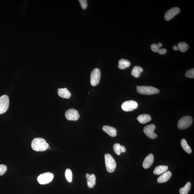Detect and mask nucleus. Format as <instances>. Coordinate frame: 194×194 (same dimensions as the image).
<instances>
[{
  "label": "nucleus",
  "instance_id": "4be33fe9",
  "mask_svg": "<svg viewBox=\"0 0 194 194\" xmlns=\"http://www.w3.org/2000/svg\"><path fill=\"white\" fill-rule=\"evenodd\" d=\"M191 187V183L189 182H188L185 186L180 189V194H188L190 191Z\"/></svg>",
  "mask_w": 194,
  "mask_h": 194
},
{
  "label": "nucleus",
  "instance_id": "dca6fc26",
  "mask_svg": "<svg viewBox=\"0 0 194 194\" xmlns=\"http://www.w3.org/2000/svg\"><path fill=\"white\" fill-rule=\"evenodd\" d=\"M58 90V94L60 97L68 99L70 97L71 93L67 88L59 89Z\"/></svg>",
  "mask_w": 194,
  "mask_h": 194
},
{
  "label": "nucleus",
  "instance_id": "7ed1b4c3",
  "mask_svg": "<svg viewBox=\"0 0 194 194\" xmlns=\"http://www.w3.org/2000/svg\"><path fill=\"white\" fill-rule=\"evenodd\" d=\"M105 164L106 168L108 172L113 173L116 168V163L115 159L109 153L105 155Z\"/></svg>",
  "mask_w": 194,
  "mask_h": 194
},
{
  "label": "nucleus",
  "instance_id": "393cba45",
  "mask_svg": "<svg viewBox=\"0 0 194 194\" xmlns=\"http://www.w3.org/2000/svg\"><path fill=\"white\" fill-rule=\"evenodd\" d=\"M121 145L119 143H116L113 145V148L116 154L120 155L121 154Z\"/></svg>",
  "mask_w": 194,
  "mask_h": 194
},
{
  "label": "nucleus",
  "instance_id": "7c9ffc66",
  "mask_svg": "<svg viewBox=\"0 0 194 194\" xmlns=\"http://www.w3.org/2000/svg\"><path fill=\"white\" fill-rule=\"evenodd\" d=\"M126 151L125 148L123 146H121V153H125Z\"/></svg>",
  "mask_w": 194,
  "mask_h": 194
},
{
  "label": "nucleus",
  "instance_id": "c756f323",
  "mask_svg": "<svg viewBox=\"0 0 194 194\" xmlns=\"http://www.w3.org/2000/svg\"><path fill=\"white\" fill-rule=\"evenodd\" d=\"M167 50L165 49H160L159 50L158 52L160 55H164L166 53H167Z\"/></svg>",
  "mask_w": 194,
  "mask_h": 194
},
{
  "label": "nucleus",
  "instance_id": "a211bd4d",
  "mask_svg": "<svg viewBox=\"0 0 194 194\" xmlns=\"http://www.w3.org/2000/svg\"><path fill=\"white\" fill-rule=\"evenodd\" d=\"M168 169V166L165 165H159L157 166L153 171V173L155 175H159L165 172Z\"/></svg>",
  "mask_w": 194,
  "mask_h": 194
},
{
  "label": "nucleus",
  "instance_id": "9d476101",
  "mask_svg": "<svg viewBox=\"0 0 194 194\" xmlns=\"http://www.w3.org/2000/svg\"><path fill=\"white\" fill-rule=\"evenodd\" d=\"M65 117L69 121H76L79 118V115L77 110L71 109L65 112Z\"/></svg>",
  "mask_w": 194,
  "mask_h": 194
},
{
  "label": "nucleus",
  "instance_id": "2f4dec72",
  "mask_svg": "<svg viewBox=\"0 0 194 194\" xmlns=\"http://www.w3.org/2000/svg\"><path fill=\"white\" fill-rule=\"evenodd\" d=\"M173 49L174 50H175V51H178V48L176 46H173Z\"/></svg>",
  "mask_w": 194,
  "mask_h": 194
},
{
  "label": "nucleus",
  "instance_id": "423d86ee",
  "mask_svg": "<svg viewBox=\"0 0 194 194\" xmlns=\"http://www.w3.org/2000/svg\"><path fill=\"white\" fill-rule=\"evenodd\" d=\"M101 77V72L100 69H95L91 72L90 75L91 84L93 86L98 84Z\"/></svg>",
  "mask_w": 194,
  "mask_h": 194
},
{
  "label": "nucleus",
  "instance_id": "473e14b6",
  "mask_svg": "<svg viewBox=\"0 0 194 194\" xmlns=\"http://www.w3.org/2000/svg\"><path fill=\"white\" fill-rule=\"evenodd\" d=\"M157 45H158L159 47L160 48L162 47V44L161 43H159Z\"/></svg>",
  "mask_w": 194,
  "mask_h": 194
},
{
  "label": "nucleus",
  "instance_id": "6ab92c4d",
  "mask_svg": "<svg viewBox=\"0 0 194 194\" xmlns=\"http://www.w3.org/2000/svg\"><path fill=\"white\" fill-rule=\"evenodd\" d=\"M143 71V69L140 67L136 66L133 67L131 72V75L135 78H139L141 73Z\"/></svg>",
  "mask_w": 194,
  "mask_h": 194
},
{
  "label": "nucleus",
  "instance_id": "f03ea898",
  "mask_svg": "<svg viewBox=\"0 0 194 194\" xmlns=\"http://www.w3.org/2000/svg\"><path fill=\"white\" fill-rule=\"evenodd\" d=\"M138 93L141 94L151 95L159 93L160 90L154 87L149 86H139L136 89Z\"/></svg>",
  "mask_w": 194,
  "mask_h": 194
},
{
  "label": "nucleus",
  "instance_id": "0eeeda50",
  "mask_svg": "<svg viewBox=\"0 0 194 194\" xmlns=\"http://www.w3.org/2000/svg\"><path fill=\"white\" fill-rule=\"evenodd\" d=\"M138 107L137 102L129 101L124 102L121 105L122 109L125 111H131L136 109Z\"/></svg>",
  "mask_w": 194,
  "mask_h": 194
},
{
  "label": "nucleus",
  "instance_id": "f257e3e1",
  "mask_svg": "<svg viewBox=\"0 0 194 194\" xmlns=\"http://www.w3.org/2000/svg\"><path fill=\"white\" fill-rule=\"evenodd\" d=\"M31 147L34 150L44 151L49 148V144L45 140L41 138H37L33 139L31 143Z\"/></svg>",
  "mask_w": 194,
  "mask_h": 194
},
{
  "label": "nucleus",
  "instance_id": "20e7f679",
  "mask_svg": "<svg viewBox=\"0 0 194 194\" xmlns=\"http://www.w3.org/2000/svg\"><path fill=\"white\" fill-rule=\"evenodd\" d=\"M192 122V118L189 116H186L179 120L178 127L180 129H185L190 126Z\"/></svg>",
  "mask_w": 194,
  "mask_h": 194
},
{
  "label": "nucleus",
  "instance_id": "aec40b11",
  "mask_svg": "<svg viewBox=\"0 0 194 194\" xmlns=\"http://www.w3.org/2000/svg\"><path fill=\"white\" fill-rule=\"evenodd\" d=\"M130 65V62L127 59H122L119 61L118 67L121 69H126L129 67Z\"/></svg>",
  "mask_w": 194,
  "mask_h": 194
},
{
  "label": "nucleus",
  "instance_id": "f3484780",
  "mask_svg": "<svg viewBox=\"0 0 194 194\" xmlns=\"http://www.w3.org/2000/svg\"><path fill=\"white\" fill-rule=\"evenodd\" d=\"M137 119L140 123L145 124L150 121L151 118L148 114H143L139 115L137 118Z\"/></svg>",
  "mask_w": 194,
  "mask_h": 194
},
{
  "label": "nucleus",
  "instance_id": "a878e982",
  "mask_svg": "<svg viewBox=\"0 0 194 194\" xmlns=\"http://www.w3.org/2000/svg\"><path fill=\"white\" fill-rule=\"evenodd\" d=\"M185 76L187 78L194 79V69H192L187 71L185 74Z\"/></svg>",
  "mask_w": 194,
  "mask_h": 194
},
{
  "label": "nucleus",
  "instance_id": "1a4fd4ad",
  "mask_svg": "<svg viewBox=\"0 0 194 194\" xmlns=\"http://www.w3.org/2000/svg\"><path fill=\"white\" fill-rule=\"evenodd\" d=\"M156 129L155 125L153 124H151L148 125L144 128V133L147 136L151 139H155L157 136L154 133V131Z\"/></svg>",
  "mask_w": 194,
  "mask_h": 194
},
{
  "label": "nucleus",
  "instance_id": "5701e85b",
  "mask_svg": "<svg viewBox=\"0 0 194 194\" xmlns=\"http://www.w3.org/2000/svg\"><path fill=\"white\" fill-rule=\"evenodd\" d=\"M178 51H179L182 53L185 52L189 48V45L185 42H181L178 44Z\"/></svg>",
  "mask_w": 194,
  "mask_h": 194
},
{
  "label": "nucleus",
  "instance_id": "b1692460",
  "mask_svg": "<svg viewBox=\"0 0 194 194\" xmlns=\"http://www.w3.org/2000/svg\"><path fill=\"white\" fill-rule=\"evenodd\" d=\"M65 175L66 179L68 182L69 183L71 182L72 179V173L71 170L69 169L66 170Z\"/></svg>",
  "mask_w": 194,
  "mask_h": 194
},
{
  "label": "nucleus",
  "instance_id": "bb28decb",
  "mask_svg": "<svg viewBox=\"0 0 194 194\" xmlns=\"http://www.w3.org/2000/svg\"><path fill=\"white\" fill-rule=\"evenodd\" d=\"M7 170V166L5 165H0V176L2 175Z\"/></svg>",
  "mask_w": 194,
  "mask_h": 194
},
{
  "label": "nucleus",
  "instance_id": "f8f14e48",
  "mask_svg": "<svg viewBox=\"0 0 194 194\" xmlns=\"http://www.w3.org/2000/svg\"><path fill=\"white\" fill-rule=\"evenodd\" d=\"M154 161V157L152 154H150L144 160L143 165L144 168H149L153 164Z\"/></svg>",
  "mask_w": 194,
  "mask_h": 194
},
{
  "label": "nucleus",
  "instance_id": "6e6552de",
  "mask_svg": "<svg viewBox=\"0 0 194 194\" xmlns=\"http://www.w3.org/2000/svg\"><path fill=\"white\" fill-rule=\"evenodd\" d=\"M9 106V99L7 95H4L0 97V115L5 113Z\"/></svg>",
  "mask_w": 194,
  "mask_h": 194
},
{
  "label": "nucleus",
  "instance_id": "39448f33",
  "mask_svg": "<svg viewBox=\"0 0 194 194\" xmlns=\"http://www.w3.org/2000/svg\"><path fill=\"white\" fill-rule=\"evenodd\" d=\"M54 177L53 173L47 172L41 174L37 177V180L41 185L49 183L52 181Z\"/></svg>",
  "mask_w": 194,
  "mask_h": 194
},
{
  "label": "nucleus",
  "instance_id": "9b49d317",
  "mask_svg": "<svg viewBox=\"0 0 194 194\" xmlns=\"http://www.w3.org/2000/svg\"><path fill=\"white\" fill-rule=\"evenodd\" d=\"M181 10L179 8L175 7L169 10L165 13L164 19L166 21H168L173 19L176 15L178 14Z\"/></svg>",
  "mask_w": 194,
  "mask_h": 194
},
{
  "label": "nucleus",
  "instance_id": "4468645a",
  "mask_svg": "<svg viewBox=\"0 0 194 194\" xmlns=\"http://www.w3.org/2000/svg\"><path fill=\"white\" fill-rule=\"evenodd\" d=\"M103 130L105 132L111 137H115L117 135V129L109 126L105 125L103 127Z\"/></svg>",
  "mask_w": 194,
  "mask_h": 194
},
{
  "label": "nucleus",
  "instance_id": "2eb2a0df",
  "mask_svg": "<svg viewBox=\"0 0 194 194\" xmlns=\"http://www.w3.org/2000/svg\"><path fill=\"white\" fill-rule=\"evenodd\" d=\"M172 173L169 171H165L157 179V182L162 183L166 182L171 178Z\"/></svg>",
  "mask_w": 194,
  "mask_h": 194
},
{
  "label": "nucleus",
  "instance_id": "cd10ccee",
  "mask_svg": "<svg viewBox=\"0 0 194 194\" xmlns=\"http://www.w3.org/2000/svg\"><path fill=\"white\" fill-rule=\"evenodd\" d=\"M161 48H160L157 44H153L151 45V49L154 52L157 53Z\"/></svg>",
  "mask_w": 194,
  "mask_h": 194
},
{
  "label": "nucleus",
  "instance_id": "412c9836",
  "mask_svg": "<svg viewBox=\"0 0 194 194\" xmlns=\"http://www.w3.org/2000/svg\"><path fill=\"white\" fill-rule=\"evenodd\" d=\"M181 145L182 147L185 152L188 153H192V150L190 146L188 144L187 142L185 139H183L181 141Z\"/></svg>",
  "mask_w": 194,
  "mask_h": 194
},
{
  "label": "nucleus",
  "instance_id": "c85d7f7f",
  "mask_svg": "<svg viewBox=\"0 0 194 194\" xmlns=\"http://www.w3.org/2000/svg\"><path fill=\"white\" fill-rule=\"evenodd\" d=\"M79 1L81 4L82 9H87V3L86 0H79Z\"/></svg>",
  "mask_w": 194,
  "mask_h": 194
},
{
  "label": "nucleus",
  "instance_id": "ddd939ff",
  "mask_svg": "<svg viewBox=\"0 0 194 194\" xmlns=\"http://www.w3.org/2000/svg\"><path fill=\"white\" fill-rule=\"evenodd\" d=\"M86 177L87 179L88 187L90 189L93 188L96 184V178L95 175L93 174L90 175L87 173L86 175Z\"/></svg>",
  "mask_w": 194,
  "mask_h": 194
}]
</instances>
